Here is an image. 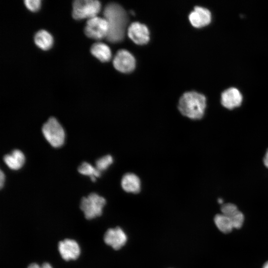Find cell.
<instances>
[{
	"mask_svg": "<svg viewBox=\"0 0 268 268\" xmlns=\"http://www.w3.org/2000/svg\"><path fill=\"white\" fill-rule=\"evenodd\" d=\"M114 67L123 73H129L134 70L135 61L134 56L128 51L121 50L118 51L113 60Z\"/></svg>",
	"mask_w": 268,
	"mask_h": 268,
	"instance_id": "52a82bcc",
	"label": "cell"
},
{
	"mask_svg": "<svg viewBox=\"0 0 268 268\" xmlns=\"http://www.w3.org/2000/svg\"><path fill=\"white\" fill-rule=\"evenodd\" d=\"M106 203L103 197L92 193L87 197L82 198L80 208L83 211L85 218L90 220L101 215Z\"/></svg>",
	"mask_w": 268,
	"mask_h": 268,
	"instance_id": "3957f363",
	"label": "cell"
},
{
	"mask_svg": "<svg viewBox=\"0 0 268 268\" xmlns=\"http://www.w3.org/2000/svg\"><path fill=\"white\" fill-rule=\"evenodd\" d=\"M218 203H223V201L222 199L219 198V199H218Z\"/></svg>",
	"mask_w": 268,
	"mask_h": 268,
	"instance_id": "484cf974",
	"label": "cell"
},
{
	"mask_svg": "<svg viewBox=\"0 0 268 268\" xmlns=\"http://www.w3.org/2000/svg\"><path fill=\"white\" fill-rule=\"evenodd\" d=\"M189 20L192 25L196 28H201L208 25L211 20L210 11L206 8L196 6L189 16Z\"/></svg>",
	"mask_w": 268,
	"mask_h": 268,
	"instance_id": "8fae6325",
	"label": "cell"
},
{
	"mask_svg": "<svg viewBox=\"0 0 268 268\" xmlns=\"http://www.w3.org/2000/svg\"><path fill=\"white\" fill-rule=\"evenodd\" d=\"M27 268H53L52 266L47 262L43 263L41 266L33 263L28 265Z\"/></svg>",
	"mask_w": 268,
	"mask_h": 268,
	"instance_id": "7402d4cb",
	"label": "cell"
},
{
	"mask_svg": "<svg viewBox=\"0 0 268 268\" xmlns=\"http://www.w3.org/2000/svg\"><path fill=\"white\" fill-rule=\"evenodd\" d=\"M101 9V3L98 0H76L72 4V15L76 20L97 16Z\"/></svg>",
	"mask_w": 268,
	"mask_h": 268,
	"instance_id": "5b68a950",
	"label": "cell"
},
{
	"mask_svg": "<svg viewBox=\"0 0 268 268\" xmlns=\"http://www.w3.org/2000/svg\"><path fill=\"white\" fill-rule=\"evenodd\" d=\"M214 221L217 228L224 233H230L234 228L231 219L222 213L216 214Z\"/></svg>",
	"mask_w": 268,
	"mask_h": 268,
	"instance_id": "e0dca14e",
	"label": "cell"
},
{
	"mask_svg": "<svg viewBox=\"0 0 268 268\" xmlns=\"http://www.w3.org/2000/svg\"><path fill=\"white\" fill-rule=\"evenodd\" d=\"M3 160L10 169L16 170L23 165L25 156L20 150L14 149L10 154H6L3 157Z\"/></svg>",
	"mask_w": 268,
	"mask_h": 268,
	"instance_id": "5bb4252c",
	"label": "cell"
},
{
	"mask_svg": "<svg viewBox=\"0 0 268 268\" xmlns=\"http://www.w3.org/2000/svg\"><path fill=\"white\" fill-rule=\"evenodd\" d=\"M78 171L81 174L89 176L90 177H99L101 176V172L93 167L89 163L83 162L78 168Z\"/></svg>",
	"mask_w": 268,
	"mask_h": 268,
	"instance_id": "ac0fdd59",
	"label": "cell"
},
{
	"mask_svg": "<svg viewBox=\"0 0 268 268\" xmlns=\"http://www.w3.org/2000/svg\"><path fill=\"white\" fill-rule=\"evenodd\" d=\"M113 159L110 155H105L96 160V168L101 172L105 170L113 163Z\"/></svg>",
	"mask_w": 268,
	"mask_h": 268,
	"instance_id": "d6986e66",
	"label": "cell"
},
{
	"mask_svg": "<svg viewBox=\"0 0 268 268\" xmlns=\"http://www.w3.org/2000/svg\"><path fill=\"white\" fill-rule=\"evenodd\" d=\"M36 45L43 50L50 49L53 44L52 36L47 31L41 30L38 31L34 36Z\"/></svg>",
	"mask_w": 268,
	"mask_h": 268,
	"instance_id": "2e32d148",
	"label": "cell"
},
{
	"mask_svg": "<svg viewBox=\"0 0 268 268\" xmlns=\"http://www.w3.org/2000/svg\"><path fill=\"white\" fill-rule=\"evenodd\" d=\"M58 251L62 259L66 261L77 259L80 253V247L74 240L65 239L59 242Z\"/></svg>",
	"mask_w": 268,
	"mask_h": 268,
	"instance_id": "9c48e42d",
	"label": "cell"
},
{
	"mask_svg": "<svg viewBox=\"0 0 268 268\" xmlns=\"http://www.w3.org/2000/svg\"><path fill=\"white\" fill-rule=\"evenodd\" d=\"M108 24L104 18L95 16L88 19L84 27V33L88 37L101 40L107 36Z\"/></svg>",
	"mask_w": 268,
	"mask_h": 268,
	"instance_id": "8992f818",
	"label": "cell"
},
{
	"mask_svg": "<svg viewBox=\"0 0 268 268\" xmlns=\"http://www.w3.org/2000/svg\"><path fill=\"white\" fill-rule=\"evenodd\" d=\"M121 186L123 189L128 193L136 194L140 191V179L133 173H128L123 176Z\"/></svg>",
	"mask_w": 268,
	"mask_h": 268,
	"instance_id": "4fadbf2b",
	"label": "cell"
},
{
	"mask_svg": "<svg viewBox=\"0 0 268 268\" xmlns=\"http://www.w3.org/2000/svg\"><path fill=\"white\" fill-rule=\"evenodd\" d=\"M264 163L265 165L268 168V149L267 150L264 158Z\"/></svg>",
	"mask_w": 268,
	"mask_h": 268,
	"instance_id": "cb8c5ba5",
	"label": "cell"
},
{
	"mask_svg": "<svg viewBox=\"0 0 268 268\" xmlns=\"http://www.w3.org/2000/svg\"><path fill=\"white\" fill-rule=\"evenodd\" d=\"M239 211L237 206L231 203L223 204L221 207V213L228 217L234 215Z\"/></svg>",
	"mask_w": 268,
	"mask_h": 268,
	"instance_id": "ffe728a7",
	"label": "cell"
},
{
	"mask_svg": "<svg viewBox=\"0 0 268 268\" xmlns=\"http://www.w3.org/2000/svg\"><path fill=\"white\" fill-rule=\"evenodd\" d=\"M42 131L46 140L52 146L59 147L64 144L65 131L55 118L50 117L43 125Z\"/></svg>",
	"mask_w": 268,
	"mask_h": 268,
	"instance_id": "277c9868",
	"label": "cell"
},
{
	"mask_svg": "<svg viewBox=\"0 0 268 268\" xmlns=\"http://www.w3.org/2000/svg\"><path fill=\"white\" fill-rule=\"evenodd\" d=\"M91 54L102 62L109 61L111 58V51L105 43L97 42L94 43L91 47Z\"/></svg>",
	"mask_w": 268,
	"mask_h": 268,
	"instance_id": "9a60e30c",
	"label": "cell"
},
{
	"mask_svg": "<svg viewBox=\"0 0 268 268\" xmlns=\"http://www.w3.org/2000/svg\"><path fill=\"white\" fill-rule=\"evenodd\" d=\"M128 34L135 44L144 45L149 40V32L146 25L139 22H134L129 27Z\"/></svg>",
	"mask_w": 268,
	"mask_h": 268,
	"instance_id": "30bf717a",
	"label": "cell"
},
{
	"mask_svg": "<svg viewBox=\"0 0 268 268\" xmlns=\"http://www.w3.org/2000/svg\"><path fill=\"white\" fill-rule=\"evenodd\" d=\"M242 95L235 87H230L225 90L221 95V103L226 108L232 109L241 105Z\"/></svg>",
	"mask_w": 268,
	"mask_h": 268,
	"instance_id": "7c38bea8",
	"label": "cell"
},
{
	"mask_svg": "<svg viewBox=\"0 0 268 268\" xmlns=\"http://www.w3.org/2000/svg\"><path fill=\"white\" fill-rule=\"evenodd\" d=\"M104 242L114 250H119L127 243L128 237L125 231L120 227L109 228L104 235Z\"/></svg>",
	"mask_w": 268,
	"mask_h": 268,
	"instance_id": "ba28073f",
	"label": "cell"
},
{
	"mask_svg": "<svg viewBox=\"0 0 268 268\" xmlns=\"http://www.w3.org/2000/svg\"><path fill=\"white\" fill-rule=\"evenodd\" d=\"M205 107V97L195 91L185 93L180 98L178 104L181 113L193 120L201 119L204 115Z\"/></svg>",
	"mask_w": 268,
	"mask_h": 268,
	"instance_id": "7a4b0ae2",
	"label": "cell"
},
{
	"mask_svg": "<svg viewBox=\"0 0 268 268\" xmlns=\"http://www.w3.org/2000/svg\"><path fill=\"white\" fill-rule=\"evenodd\" d=\"M263 268H268V261L265 263L263 267Z\"/></svg>",
	"mask_w": 268,
	"mask_h": 268,
	"instance_id": "d4e9b609",
	"label": "cell"
},
{
	"mask_svg": "<svg viewBox=\"0 0 268 268\" xmlns=\"http://www.w3.org/2000/svg\"><path fill=\"white\" fill-rule=\"evenodd\" d=\"M4 179H5L4 174L2 172V170H0V189H1L2 188V187H3V185L4 182Z\"/></svg>",
	"mask_w": 268,
	"mask_h": 268,
	"instance_id": "603a6c76",
	"label": "cell"
},
{
	"mask_svg": "<svg viewBox=\"0 0 268 268\" xmlns=\"http://www.w3.org/2000/svg\"><path fill=\"white\" fill-rule=\"evenodd\" d=\"M103 15L108 24L107 40L111 43L122 41L128 20L124 9L118 3L111 2L105 7Z\"/></svg>",
	"mask_w": 268,
	"mask_h": 268,
	"instance_id": "6da1fadb",
	"label": "cell"
},
{
	"mask_svg": "<svg viewBox=\"0 0 268 268\" xmlns=\"http://www.w3.org/2000/svg\"><path fill=\"white\" fill-rule=\"evenodd\" d=\"M26 7L31 11H38L41 6V1L39 0H26L24 1Z\"/></svg>",
	"mask_w": 268,
	"mask_h": 268,
	"instance_id": "44dd1931",
	"label": "cell"
}]
</instances>
